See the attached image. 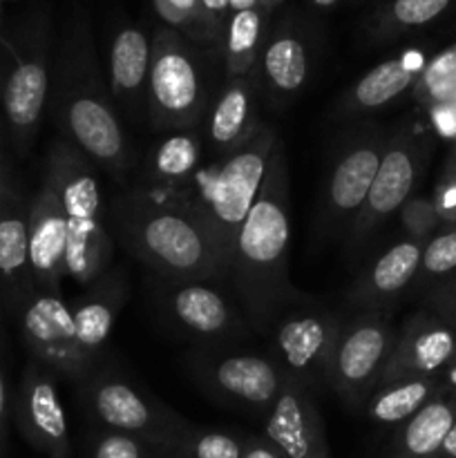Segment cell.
<instances>
[{
	"instance_id": "1",
	"label": "cell",
	"mask_w": 456,
	"mask_h": 458,
	"mask_svg": "<svg viewBox=\"0 0 456 458\" xmlns=\"http://www.w3.org/2000/svg\"><path fill=\"white\" fill-rule=\"evenodd\" d=\"M47 110L58 137L79 148L101 173L116 182L128 179L137 159L98 61L88 4H74L63 27Z\"/></svg>"
},
{
	"instance_id": "2",
	"label": "cell",
	"mask_w": 456,
	"mask_h": 458,
	"mask_svg": "<svg viewBox=\"0 0 456 458\" xmlns=\"http://www.w3.org/2000/svg\"><path fill=\"white\" fill-rule=\"evenodd\" d=\"M291 182L284 141L277 137L266 177L232 250L226 282L255 334H271L275 322L311 298L289 277Z\"/></svg>"
},
{
	"instance_id": "3",
	"label": "cell",
	"mask_w": 456,
	"mask_h": 458,
	"mask_svg": "<svg viewBox=\"0 0 456 458\" xmlns=\"http://www.w3.org/2000/svg\"><path fill=\"white\" fill-rule=\"evenodd\" d=\"M107 224L125 253L164 280L226 282V268L199 219L168 195L143 186L116 192Z\"/></svg>"
},
{
	"instance_id": "4",
	"label": "cell",
	"mask_w": 456,
	"mask_h": 458,
	"mask_svg": "<svg viewBox=\"0 0 456 458\" xmlns=\"http://www.w3.org/2000/svg\"><path fill=\"white\" fill-rule=\"evenodd\" d=\"M52 85V9L27 4L0 25V114L9 146L21 159L30 155Z\"/></svg>"
},
{
	"instance_id": "5",
	"label": "cell",
	"mask_w": 456,
	"mask_h": 458,
	"mask_svg": "<svg viewBox=\"0 0 456 458\" xmlns=\"http://www.w3.org/2000/svg\"><path fill=\"white\" fill-rule=\"evenodd\" d=\"M275 141V130L264 125L240 150L201 165L190 186L173 195V199L182 201L206 228L226 268V277L237 237L266 177Z\"/></svg>"
},
{
	"instance_id": "6",
	"label": "cell",
	"mask_w": 456,
	"mask_h": 458,
	"mask_svg": "<svg viewBox=\"0 0 456 458\" xmlns=\"http://www.w3.org/2000/svg\"><path fill=\"white\" fill-rule=\"evenodd\" d=\"M101 170L65 139L56 137L47 150L45 174L56 186L67 219V277L88 286L107 271L114 259V237L107 224Z\"/></svg>"
},
{
	"instance_id": "7",
	"label": "cell",
	"mask_w": 456,
	"mask_h": 458,
	"mask_svg": "<svg viewBox=\"0 0 456 458\" xmlns=\"http://www.w3.org/2000/svg\"><path fill=\"white\" fill-rule=\"evenodd\" d=\"M210 52L165 25L152 34L146 101L152 130L161 134L201 130L219 89L210 81Z\"/></svg>"
},
{
	"instance_id": "8",
	"label": "cell",
	"mask_w": 456,
	"mask_h": 458,
	"mask_svg": "<svg viewBox=\"0 0 456 458\" xmlns=\"http://www.w3.org/2000/svg\"><path fill=\"white\" fill-rule=\"evenodd\" d=\"M79 398L97 429L130 434L159 450H173L190 425L159 398L139 389L128 376L106 365L94 367L79 385Z\"/></svg>"
},
{
	"instance_id": "9",
	"label": "cell",
	"mask_w": 456,
	"mask_h": 458,
	"mask_svg": "<svg viewBox=\"0 0 456 458\" xmlns=\"http://www.w3.org/2000/svg\"><path fill=\"white\" fill-rule=\"evenodd\" d=\"M215 282L152 277L148 293L159 320L195 347H235L250 340L253 327L240 304Z\"/></svg>"
},
{
	"instance_id": "10",
	"label": "cell",
	"mask_w": 456,
	"mask_h": 458,
	"mask_svg": "<svg viewBox=\"0 0 456 458\" xmlns=\"http://www.w3.org/2000/svg\"><path fill=\"white\" fill-rule=\"evenodd\" d=\"M183 365L206 396L249 414H268L286 380L275 358L232 347H192Z\"/></svg>"
},
{
	"instance_id": "11",
	"label": "cell",
	"mask_w": 456,
	"mask_h": 458,
	"mask_svg": "<svg viewBox=\"0 0 456 458\" xmlns=\"http://www.w3.org/2000/svg\"><path fill=\"white\" fill-rule=\"evenodd\" d=\"M434 152V139L427 130L405 121L387 134L378 173L369 188L360 213L347 231V249L358 250L371 240L376 231L398 215L407 199L416 195L420 179L427 170Z\"/></svg>"
},
{
	"instance_id": "12",
	"label": "cell",
	"mask_w": 456,
	"mask_h": 458,
	"mask_svg": "<svg viewBox=\"0 0 456 458\" xmlns=\"http://www.w3.org/2000/svg\"><path fill=\"white\" fill-rule=\"evenodd\" d=\"M396 334L387 311H356L342 322L331 360L329 387L347 410L362 411L378 387Z\"/></svg>"
},
{
	"instance_id": "13",
	"label": "cell",
	"mask_w": 456,
	"mask_h": 458,
	"mask_svg": "<svg viewBox=\"0 0 456 458\" xmlns=\"http://www.w3.org/2000/svg\"><path fill=\"white\" fill-rule=\"evenodd\" d=\"M16 318L27 352L58 378L80 385L98 365L80 349L70 302L63 293L36 289Z\"/></svg>"
},
{
	"instance_id": "14",
	"label": "cell",
	"mask_w": 456,
	"mask_h": 458,
	"mask_svg": "<svg viewBox=\"0 0 456 458\" xmlns=\"http://www.w3.org/2000/svg\"><path fill=\"white\" fill-rule=\"evenodd\" d=\"M387 134V130L378 125H365L349 132V137L340 143L322 201L320 226L325 233L349 231L356 215L360 213L378 173Z\"/></svg>"
},
{
	"instance_id": "15",
	"label": "cell",
	"mask_w": 456,
	"mask_h": 458,
	"mask_svg": "<svg viewBox=\"0 0 456 458\" xmlns=\"http://www.w3.org/2000/svg\"><path fill=\"white\" fill-rule=\"evenodd\" d=\"M344 318L334 311H293L271 329L273 358L311 392L329 387V369Z\"/></svg>"
},
{
	"instance_id": "16",
	"label": "cell",
	"mask_w": 456,
	"mask_h": 458,
	"mask_svg": "<svg viewBox=\"0 0 456 458\" xmlns=\"http://www.w3.org/2000/svg\"><path fill=\"white\" fill-rule=\"evenodd\" d=\"M58 376L30 358L13 398L18 432L45 458H72L70 420L58 392Z\"/></svg>"
},
{
	"instance_id": "17",
	"label": "cell",
	"mask_w": 456,
	"mask_h": 458,
	"mask_svg": "<svg viewBox=\"0 0 456 458\" xmlns=\"http://www.w3.org/2000/svg\"><path fill=\"white\" fill-rule=\"evenodd\" d=\"M454 356L456 331L427 309H420L411 313L398 329L378 387L401 380L441 376L454 362Z\"/></svg>"
},
{
	"instance_id": "18",
	"label": "cell",
	"mask_w": 456,
	"mask_h": 458,
	"mask_svg": "<svg viewBox=\"0 0 456 458\" xmlns=\"http://www.w3.org/2000/svg\"><path fill=\"white\" fill-rule=\"evenodd\" d=\"M264 437L284 458H331L316 392L291 376L266 414Z\"/></svg>"
},
{
	"instance_id": "19",
	"label": "cell",
	"mask_w": 456,
	"mask_h": 458,
	"mask_svg": "<svg viewBox=\"0 0 456 458\" xmlns=\"http://www.w3.org/2000/svg\"><path fill=\"white\" fill-rule=\"evenodd\" d=\"M36 291L30 262V199L16 174L7 182L0 199V300L18 316Z\"/></svg>"
},
{
	"instance_id": "20",
	"label": "cell",
	"mask_w": 456,
	"mask_h": 458,
	"mask_svg": "<svg viewBox=\"0 0 456 458\" xmlns=\"http://www.w3.org/2000/svg\"><path fill=\"white\" fill-rule=\"evenodd\" d=\"M311 72V45L298 22L284 18L268 31L259 52L255 67L259 92L275 107H284L304 92Z\"/></svg>"
},
{
	"instance_id": "21",
	"label": "cell",
	"mask_w": 456,
	"mask_h": 458,
	"mask_svg": "<svg viewBox=\"0 0 456 458\" xmlns=\"http://www.w3.org/2000/svg\"><path fill=\"white\" fill-rule=\"evenodd\" d=\"M259 97L262 92L255 72L237 79H224L201 125L204 146L213 152L215 159L240 150L264 128L259 119Z\"/></svg>"
},
{
	"instance_id": "22",
	"label": "cell",
	"mask_w": 456,
	"mask_h": 458,
	"mask_svg": "<svg viewBox=\"0 0 456 458\" xmlns=\"http://www.w3.org/2000/svg\"><path fill=\"white\" fill-rule=\"evenodd\" d=\"M67 219L56 186L43 174L38 191L30 197V262L36 289L61 293L67 277Z\"/></svg>"
},
{
	"instance_id": "23",
	"label": "cell",
	"mask_w": 456,
	"mask_h": 458,
	"mask_svg": "<svg viewBox=\"0 0 456 458\" xmlns=\"http://www.w3.org/2000/svg\"><path fill=\"white\" fill-rule=\"evenodd\" d=\"M152 38L137 25H123L114 31L107 52V88L121 119L139 123L146 119L148 76H150Z\"/></svg>"
},
{
	"instance_id": "24",
	"label": "cell",
	"mask_w": 456,
	"mask_h": 458,
	"mask_svg": "<svg viewBox=\"0 0 456 458\" xmlns=\"http://www.w3.org/2000/svg\"><path fill=\"white\" fill-rule=\"evenodd\" d=\"M423 246L402 237L384 249L347 291V304L353 311H387L402 291L411 289L418 273Z\"/></svg>"
},
{
	"instance_id": "25",
	"label": "cell",
	"mask_w": 456,
	"mask_h": 458,
	"mask_svg": "<svg viewBox=\"0 0 456 458\" xmlns=\"http://www.w3.org/2000/svg\"><path fill=\"white\" fill-rule=\"evenodd\" d=\"M128 302V273L121 267H110L101 277L83 286V293L70 302L76 338L89 358L98 353L110 340L116 318Z\"/></svg>"
},
{
	"instance_id": "26",
	"label": "cell",
	"mask_w": 456,
	"mask_h": 458,
	"mask_svg": "<svg viewBox=\"0 0 456 458\" xmlns=\"http://www.w3.org/2000/svg\"><path fill=\"white\" fill-rule=\"evenodd\" d=\"M201 157H204L201 130H179V132L164 134L159 141L148 148L143 157L139 186L159 195H179L190 186L195 174L201 170Z\"/></svg>"
},
{
	"instance_id": "27",
	"label": "cell",
	"mask_w": 456,
	"mask_h": 458,
	"mask_svg": "<svg viewBox=\"0 0 456 458\" xmlns=\"http://www.w3.org/2000/svg\"><path fill=\"white\" fill-rule=\"evenodd\" d=\"M423 67L425 61L416 52L378 63L367 70L356 83L349 85L347 92L335 103V112L340 116H360L383 110L405 92L414 89Z\"/></svg>"
},
{
	"instance_id": "28",
	"label": "cell",
	"mask_w": 456,
	"mask_h": 458,
	"mask_svg": "<svg viewBox=\"0 0 456 458\" xmlns=\"http://www.w3.org/2000/svg\"><path fill=\"white\" fill-rule=\"evenodd\" d=\"M456 420V392L443 389L398 428L389 458H441L443 443Z\"/></svg>"
},
{
	"instance_id": "29",
	"label": "cell",
	"mask_w": 456,
	"mask_h": 458,
	"mask_svg": "<svg viewBox=\"0 0 456 458\" xmlns=\"http://www.w3.org/2000/svg\"><path fill=\"white\" fill-rule=\"evenodd\" d=\"M441 392V376L383 385L374 389L362 414L376 425H402Z\"/></svg>"
},
{
	"instance_id": "30",
	"label": "cell",
	"mask_w": 456,
	"mask_h": 458,
	"mask_svg": "<svg viewBox=\"0 0 456 458\" xmlns=\"http://www.w3.org/2000/svg\"><path fill=\"white\" fill-rule=\"evenodd\" d=\"M266 18L259 7L231 13L222 45L224 79L253 74L266 40Z\"/></svg>"
},
{
	"instance_id": "31",
	"label": "cell",
	"mask_w": 456,
	"mask_h": 458,
	"mask_svg": "<svg viewBox=\"0 0 456 458\" xmlns=\"http://www.w3.org/2000/svg\"><path fill=\"white\" fill-rule=\"evenodd\" d=\"M452 0H384L369 21L371 43H389L429 25L450 9Z\"/></svg>"
},
{
	"instance_id": "32",
	"label": "cell",
	"mask_w": 456,
	"mask_h": 458,
	"mask_svg": "<svg viewBox=\"0 0 456 458\" xmlns=\"http://www.w3.org/2000/svg\"><path fill=\"white\" fill-rule=\"evenodd\" d=\"M456 276V224H443L432 240L423 246L418 273L414 277V293L423 298L434 286Z\"/></svg>"
},
{
	"instance_id": "33",
	"label": "cell",
	"mask_w": 456,
	"mask_h": 458,
	"mask_svg": "<svg viewBox=\"0 0 456 458\" xmlns=\"http://www.w3.org/2000/svg\"><path fill=\"white\" fill-rule=\"evenodd\" d=\"M152 4L165 27L179 31L201 47L222 54V47L201 12L199 0H152Z\"/></svg>"
},
{
	"instance_id": "34",
	"label": "cell",
	"mask_w": 456,
	"mask_h": 458,
	"mask_svg": "<svg viewBox=\"0 0 456 458\" xmlns=\"http://www.w3.org/2000/svg\"><path fill=\"white\" fill-rule=\"evenodd\" d=\"M170 452L179 458H244V438L190 423Z\"/></svg>"
},
{
	"instance_id": "35",
	"label": "cell",
	"mask_w": 456,
	"mask_h": 458,
	"mask_svg": "<svg viewBox=\"0 0 456 458\" xmlns=\"http://www.w3.org/2000/svg\"><path fill=\"white\" fill-rule=\"evenodd\" d=\"M416 101L423 107L441 106V103L454 101L456 97V45L445 49L432 61L425 63L418 81L414 85Z\"/></svg>"
},
{
	"instance_id": "36",
	"label": "cell",
	"mask_w": 456,
	"mask_h": 458,
	"mask_svg": "<svg viewBox=\"0 0 456 458\" xmlns=\"http://www.w3.org/2000/svg\"><path fill=\"white\" fill-rule=\"evenodd\" d=\"M159 447L137 437L97 429L88 438V458H155Z\"/></svg>"
},
{
	"instance_id": "37",
	"label": "cell",
	"mask_w": 456,
	"mask_h": 458,
	"mask_svg": "<svg viewBox=\"0 0 456 458\" xmlns=\"http://www.w3.org/2000/svg\"><path fill=\"white\" fill-rule=\"evenodd\" d=\"M398 219H401L405 237L418 242V244H427L434 233L443 226L436 204L427 195H414L411 199H407L405 206L398 210Z\"/></svg>"
},
{
	"instance_id": "38",
	"label": "cell",
	"mask_w": 456,
	"mask_h": 458,
	"mask_svg": "<svg viewBox=\"0 0 456 458\" xmlns=\"http://www.w3.org/2000/svg\"><path fill=\"white\" fill-rule=\"evenodd\" d=\"M420 300H423V309L441 318L445 325H450L456 331V276L443 282V284L434 286Z\"/></svg>"
},
{
	"instance_id": "39",
	"label": "cell",
	"mask_w": 456,
	"mask_h": 458,
	"mask_svg": "<svg viewBox=\"0 0 456 458\" xmlns=\"http://www.w3.org/2000/svg\"><path fill=\"white\" fill-rule=\"evenodd\" d=\"M199 4L210 30H213L215 38H217L219 47H222L224 34H226V22L231 18V3L228 0H199Z\"/></svg>"
},
{
	"instance_id": "40",
	"label": "cell",
	"mask_w": 456,
	"mask_h": 458,
	"mask_svg": "<svg viewBox=\"0 0 456 458\" xmlns=\"http://www.w3.org/2000/svg\"><path fill=\"white\" fill-rule=\"evenodd\" d=\"M429 119H432L434 130L438 137L454 139L456 137V103H441V106L429 110Z\"/></svg>"
},
{
	"instance_id": "41",
	"label": "cell",
	"mask_w": 456,
	"mask_h": 458,
	"mask_svg": "<svg viewBox=\"0 0 456 458\" xmlns=\"http://www.w3.org/2000/svg\"><path fill=\"white\" fill-rule=\"evenodd\" d=\"M244 458H284V454L264 434H250L244 437Z\"/></svg>"
},
{
	"instance_id": "42",
	"label": "cell",
	"mask_w": 456,
	"mask_h": 458,
	"mask_svg": "<svg viewBox=\"0 0 456 458\" xmlns=\"http://www.w3.org/2000/svg\"><path fill=\"white\" fill-rule=\"evenodd\" d=\"M9 394L4 383L3 362H0V458H7V432H9Z\"/></svg>"
},
{
	"instance_id": "43",
	"label": "cell",
	"mask_w": 456,
	"mask_h": 458,
	"mask_svg": "<svg viewBox=\"0 0 456 458\" xmlns=\"http://www.w3.org/2000/svg\"><path fill=\"white\" fill-rule=\"evenodd\" d=\"M9 137L7 130H4V121L3 114H0V199H3V192L7 188V182L12 179L13 170H12V161H9Z\"/></svg>"
},
{
	"instance_id": "44",
	"label": "cell",
	"mask_w": 456,
	"mask_h": 458,
	"mask_svg": "<svg viewBox=\"0 0 456 458\" xmlns=\"http://www.w3.org/2000/svg\"><path fill=\"white\" fill-rule=\"evenodd\" d=\"M441 458H456V420H454V425H452L450 432H447L445 443H443Z\"/></svg>"
},
{
	"instance_id": "45",
	"label": "cell",
	"mask_w": 456,
	"mask_h": 458,
	"mask_svg": "<svg viewBox=\"0 0 456 458\" xmlns=\"http://www.w3.org/2000/svg\"><path fill=\"white\" fill-rule=\"evenodd\" d=\"M441 385L447 392H456V362H452L445 371L441 374Z\"/></svg>"
},
{
	"instance_id": "46",
	"label": "cell",
	"mask_w": 456,
	"mask_h": 458,
	"mask_svg": "<svg viewBox=\"0 0 456 458\" xmlns=\"http://www.w3.org/2000/svg\"><path fill=\"white\" fill-rule=\"evenodd\" d=\"M452 141H454V146H452L450 159H447V164H445V168H443L441 177H456V137L452 139Z\"/></svg>"
},
{
	"instance_id": "47",
	"label": "cell",
	"mask_w": 456,
	"mask_h": 458,
	"mask_svg": "<svg viewBox=\"0 0 456 458\" xmlns=\"http://www.w3.org/2000/svg\"><path fill=\"white\" fill-rule=\"evenodd\" d=\"M231 3V13L232 12H244V9H258L259 0H228ZM262 9V7H259Z\"/></svg>"
},
{
	"instance_id": "48",
	"label": "cell",
	"mask_w": 456,
	"mask_h": 458,
	"mask_svg": "<svg viewBox=\"0 0 456 458\" xmlns=\"http://www.w3.org/2000/svg\"><path fill=\"white\" fill-rule=\"evenodd\" d=\"M282 3H284V0H259V7H262V12L268 16V13H271L273 9H275L277 4H282Z\"/></svg>"
},
{
	"instance_id": "49",
	"label": "cell",
	"mask_w": 456,
	"mask_h": 458,
	"mask_svg": "<svg viewBox=\"0 0 456 458\" xmlns=\"http://www.w3.org/2000/svg\"><path fill=\"white\" fill-rule=\"evenodd\" d=\"M338 3L340 0H311V4L316 9H331V7H335Z\"/></svg>"
},
{
	"instance_id": "50",
	"label": "cell",
	"mask_w": 456,
	"mask_h": 458,
	"mask_svg": "<svg viewBox=\"0 0 456 458\" xmlns=\"http://www.w3.org/2000/svg\"><path fill=\"white\" fill-rule=\"evenodd\" d=\"M155 458H179V456L174 454V452H170V450H159V452H156Z\"/></svg>"
},
{
	"instance_id": "51",
	"label": "cell",
	"mask_w": 456,
	"mask_h": 458,
	"mask_svg": "<svg viewBox=\"0 0 456 458\" xmlns=\"http://www.w3.org/2000/svg\"><path fill=\"white\" fill-rule=\"evenodd\" d=\"M454 103H456V97H454Z\"/></svg>"
},
{
	"instance_id": "52",
	"label": "cell",
	"mask_w": 456,
	"mask_h": 458,
	"mask_svg": "<svg viewBox=\"0 0 456 458\" xmlns=\"http://www.w3.org/2000/svg\"><path fill=\"white\" fill-rule=\"evenodd\" d=\"M454 362H456V356H454Z\"/></svg>"
}]
</instances>
